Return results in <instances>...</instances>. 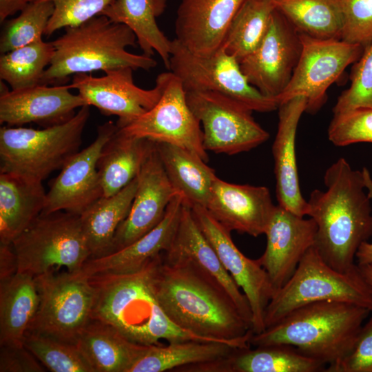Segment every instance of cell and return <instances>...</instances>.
Listing matches in <instances>:
<instances>
[{"label": "cell", "instance_id": "cell-1", "mask_svg": "<svg viewBox=\"0 0 372 372\" xmlns=\"http://www.w3.org/2000/svg\"><path fill=\"white\" fill-rule=\"evenodd\" d=\"M152 285L167 317L180 328L237 348L251 347L250 324L216 282L187 262L153 260Z\"/></svg>", "mask_w": 372, "mask_h": 372}, {"label": "cell", "instance_id": "cell-2", "mask_svg": "<svg viewBox=\"0 0 372 372\" xmlns=\"http://www.w3.org/2000/svg\"><path fill=\"white\" fill-rule=\"evenodd\" d=\"M324 183L325 191L311 192L307 216L316 224L314 247L320 255L344 272L355 267L359 247L372 236V200L362 170L353 169L344 158L327 169Z\"/></svg>", "mask_w": 372, "mask_h": 372}, {"label": "cell", "instance_id": "cell-3", "mask_svg": "<svg viewBox=\"0 0 372 372\" xmlns=\"http://www.w3.org/2000/svg\"><path fill=\"white\" fill-rule=\"evenodd\" d=\"M154 259L136 272L88 277L94 289L92 319L111 325L130 341L142 345L161 344V340L168 343L216 342L180 328L167 317L153 288Z\"/></svg>", "mask_w": 372, "mask_h": 372}, {"label": "cell", "instance_id": "cell-4", "mask_svg": "<svg viewBox=\"0 0 372 372\" xmlns=\"http://www.w3.org/2000/svg\"><path fill=\"white\" fill-rule=\"evenodd\" d=\"M371 312L342 301H318L296 308L263 331L251 335V346L287 344L327 366L353 349Z\"/></svg>", "mask_w": 372, "mask_h": 372}, {"label": "cell", "instance_id": "cell-5", "mask_svg": "<svg viewBox=\"0 0 372 372\" xmlns=\"http://www.w3.org/2000/svg\"><path fill=\"white\" fill-rule=\"evenodd\" d=\"M52 43L54 54L41 85H64L69 76L79 73L121 68L149 70L157 65L152 56L127 51V48L138 44L134 33L127 25L101 14L65 28Z\"/></svg>", "mask_w": 372, "mask_h": 372}, {"label": "cell", "instance_id": "cell-6", "mask_svg": "<svg viewBox=\"0 0 372 372\" xmlns=\"http://www.w3.org/2000/svg\"><path fill=\"white\" fill-rule=\"evenodd\" d=\"M90 114V105H85L71 119L60 125L40 130L2 126L0 173L43 182L79 152Z\"/></svg>", "mask_w": 372, "mask_h": 372}, {"label": "cell", "instance_id": "cell-7", "mask_svg": "<svg viewBox=\"0 0 372 372\" xmlns=\"http://www.w3.org/2000/svg\"><path fill=\"white\" fill-rule=\"evenodd\" d=\"M327 300L349 302L372 313V291L358 265L344 272L335 270L313 246L289 280L270 300L265 313V327L274 324L299 307Z\"/></svg>", "mask_w": 372, "mask_h": 372}, {"label": "cell", "instance_id": "cell-8", "mask_svg": "<svg viewBox=\"0 0 372 372\" xmlns=\"http://www.w3.org/2000/svg\"><path fill=\"white\" fill-rule=\"evenodd\" d=\"M11 245L17 272L34 277L61 267L81 271L91 257L80 216L63 211L41 214Z\"/></svg>", "mask_w": 372, "mask_h": 372}, {"label": "cell", "instance_id": "cell-9", "mask_svg": "<svg viewBox=\"0 0 372 372\" xmlns=\"http://www.w3.org/2000/svg\"><path fill=\"white\" fill-rule=\"evenodd\" d=\"M39 305L26 333L76 344L91 320L94 289L81 271H51L34 277Z\"/></svg>", "mask_w": 372, "mask_h": 372}, {"label": "cell", "instance_id": "cell-10", "mask_svg": "<svg viewBox=\"0 0 372 372\" xmlns=\"http://www.w3.org/2000/svg\"><path fill=\"white\" fill-rule=\"evenodd\" d=\"M168 69L182 82L186 91H210L230 97L253 112L278 109L275 98L262 94L251 85L239 62L222 48L209 56H199L178 40H172Z\"/></svg>", "mask_w": 372, "mask_h": 372}, {"label": "cell", "instance_id": "cell-11", "mask_svg": "<svg viewBox=\"0 0 372 372\" xmlns=\"http://www.w3.org/2000/svg\"><path fill=\"white\" fill-rule=\"evenodd\" d=\"M188 105L203 125L205 150L234 155L248 152L269 137L252 110L225 95L210 91H186Z\"/></svg>", "mask_w": 372, "mask_h": 372}, {"label": "cell", "instance_id": "cell-12", "mask_svg": "<svg viewBox=\"0 0 372 372\" xmlns=\"http://www.w3.org/2000/svg\"><path fill=\"white\" fill-rule=\"evenodd\" d=\"M302 49L291 78L276 99L279 105L297 97L307 100L306 112L315 114L327 100L328 88L349 65L355 63L364 49L341 39H320L300 34Z\"/></svg>", "mask_w": 372, "mask_h": 372}, {"label": "cell", "instance_id": "cell-13", "mask_svg": "<svg viewBox=\"0 0 372 372\" xmlns=\"http://www.w3.org/2000/svg\"><path fill=\"white\" fill-rule=\"evenodd\" d=\"M119 128V127H118ZM125 134L184 148L209 160L200 123L189 108L180 80L164 72V87L157 103L129 125L119 128Z\"/></svg>", "mask_w": 372, "mask_h": 372}, {"label": "cell", "instance_id": "cell-14", "mask_svg": "<svg viewBox=\"0 0 372 372\" xmlns=\"http://www.w3.org/2000/svg\"><path fill=\"white\" fill-rule=\"evenodd\" d=\"M133 71L121 68L106 71L102 76L76 74L69 87L76 90L87 105L96 107L102 114L117 116L116 124L121 128L151 110L163 90L164 72L157 76L153 88L145 90L134 83Z\"/></svg>", "mask_w": 372, "mask_h": 372}, {"label": "cell", "instance_id": "cell-15", "mask_svg": "<svg viewBox=\"0 0 372 372\" xmlns=\"http://www.w3.org/2000/svg\"><path fill=\"white\" fill-rule=\"evenodd\" d=\"M198 227L215 249L222 264L245 295L251 314L254 334L265 329L266 308L275 293L269 276L258 259L245 256L234 244L231 231L201 205L190 206Z\"/></svg>", "mask_w": 372, "mask_h": 372}, {"label": "cell", "instance_id": "cell-16", "mask_svg": "<svg viewBox=\"0 0 372 372\" xmlns=\"http://www.w3.org/2000/svg\"><path fill=\"white\" fill-rule=\"evenodd\" d=\"M301 49L299 33L275 9L262 41L239 61L240 67L251 85L276 99L289 83Z\"/></svg>", "mask_w": 372, "mask_h": 372}, {"label": "cell", "instance_id": "cell-17", "mask_svg": "<svg viewBox=\"0 0 372 372\" xmlns=\"http://www.w3.org/2000/svg\"><path fill=\"white\" fill-rule=\"evenodd\" d=\"M117 129L112 121L98 126L94 141L74 155L52 181L41 214L63 211L80 215L103 196L97 162L104 145Z\"/></svg>", "mask_w": 372, "mask_h": 372}, {"label": "cell", "instance_id": "cell-18", "mask_svg": "<svg viewBox=\"0 0 372 372\" xmlns=\"http://www.w3.org/2000/svg\"><path fill=\"white\" fill-rule=\"evenodd\" d=\"M178 194L155 146L137 176V187L130 210L114 234L110 254L128 246L154 228Z\"/></svg>", "mask_w": 372, "mask_h": 372}, {"label": "cell", "instance_id": "cell-19", "mask_svg": "<svg viewBox=\"0 0 372 372\" xmlns=\"http://www.w3.org/2000/svg\"><path fill=\"white\" fill-rule=\"evenodd\" d=\"M68 85L39 84L9 91L1 81L0 123L19 127L34 123L48 127L71 119L76 110L87 105Z\"/></svg>", "mask_w": 372, "mask_h": 372}, {"label": "cell", "instance_id": "cell-20", "mask_svg": "<svg viewBox=\"0 0 372 372\" xmlns=\"http://www.w3.org/2000/svg\"><path fill=\"white\" fill-rule=\"evenodd\" d=\"M316 231L311 218H304L276 205L265 233L266 249L258 258L275 293L289 280L306 252L314 246Z\"/></svg>", "mask_w": 372, "mask_h": 372}, {"label": "cell", "instance_id": "cell-21", "mask_svg": "<svg viewBox=\"0 0 372 372\" xmlns=\"http://www.w3.org/2000/svg\"><path fill=\"white\" fill-rule=\"evenodd\" d=\"M275 207L267 187L216 177L205 208L229 231L258 237L265 234Z\"/></svg>", "mask_w": 372, "mask_h": 372}, {"label": "cell", "instance_id": "cell-22", "mask_svg": "<svg viewBox=\"0 0 372 372\" xmlns=\"http://www.w3.org/2000/svg\"><path fill=\"white\" fill-rule=\"evenodd\" d=\"M167 262H187L219 285L251 327L252 314L245 295L226 270L215 249L196 222L184 200L180 222L169 248L162 253Z\"/></svg>", "mask_w": 372, "mask_h": 372}, {"label": "cell", "instance_id": "cell-23", "mask_svg": "<svg viewBox=\"0 0 372 372\" xmlns=\"http://www.w3.org/2000/svg\"><path fill=\"white\" fill-rule=\"evenodd\" d=\"M245 0H180L176 39L192 53L209 56L221 48L227 30Z\"/></svg>", "mask_w": 372, "mask_h": 372}, {"label": "cell", "instance_id": "cell-24", "mask_svg": "<svg viewBox=\"0 0 372 372\" xmlns=\"http://www.w3.org/2000/svg\"><path fill=\"white\" fill-rule=\"evenodd\" d=\"M183 203V196L176 195L169 204L163 218L154 228L123 249L89 258L81 272L91 277L106 273H130L143 269L169 248L180 222Z\"/></svg>", "mask_w": 372, "mask_h": 372}, {"label": "cell", "instance_id": "cell-25", "mask_svg": "<svg viewBox=\"0 0 372 372\" xmlns=\"http://www.w3.org/2000/svg\"><path fill=\"white\" fill-rule=\"evenodd\" d=\"M307 107L303 96L293 98L278 107V130L272 145L278 205L304 217L308 203L300 188L296 156L297 127Z\"/></svg>", "mask_w": 372, "mask_h": 372}, {"label": "cell", "instance_id": "cell-26", "mask_svg": "<svg viewBox=\"0 0 372 372\" xmlns=\"http://www.w3.org/2000/svg\"><path fill=\"white\" fill-rule=\"evenodd\" d=\"M327 366L287 344L238 348L228 357L192 367L196 372H320Z\"/></svg>", "mask_w": 372, "mask_h": 372}, {"label": "cell", "instance_id": "cell-27", "mask_svg": "<svg viewBox=\"0 0 372 372\" xmlns=\"http://www.w3.org/2000/svg\"><path fill=\"white\" fill-rule=\"evenodd\" d=\"M42 182L0 173V244L11 245L43 211Z\"/></svg>", "mask_w": 372, "mask_h": 372}, {"label": "cell", "instance_id": "cell-28", "mask_svg": "<svg viewBox=\"0 0 372 372\" xmlns=\"http://www.w3.org/2000/svg\"><path fill=\"white\" fill-rule=\"evenodd\" d=\"M156 143L117 130L104 145L97 162L103 196H112L138 174Z\"/></svg>", "mask_w": 372, "mask_h": 372}, {"label": "cell", "instance_id": "cell-29", "mask_svg": "<svg viewBox=\"0 0 372 372\" xmlns=\"http://www.w3.org/2000/svg\"><path fill=\"white\" fill-rule=\"evenodd\" d=\"M76 345L94 372H129L149 346L130 341L111 325L91 319Z\"/></svg>", "mask_w": 372, "mask_h": 372}, {"label": "cell", "instance_id": "cell-30", "mask_svg": "<svg viewBox=\"0 0 372 372\" xmlns=\"http://www.w3.org/2000/svg\"><path fill=\"white\" fill-rule=\"evenodd\" d=\"M166 7L167 0H114L101 14L130 28L143 54L152 56L156 52L168 68L172 41L156 22Z\"/></svg>", "mask_w": 372, "mask_h": 372}, {"label": "cell", "instance_id": "cell-31", "mask_svg": "<svg viewBox=\"0 0 372 372\" xmlns=\"http://www.w3.org/2000/svg\"><path fill=\"white\" fill-rule=\"evenodd\" d=\"M39 305L34 277L17 272L0 281V344L23 345Z\"/></svg>", "mask_w": 372, "mask_h": 372}, {"label": "cell", "instance_id": "cell-32", "mask_svg": "<svg viewBox=\"0 0 372 372\" xmlns=\"http://www.w3.org/2000/svg\"><path fill=\"white\" fill-rule=\"evenodd\" d=\"M156 149L170 182L185 202L205 207L217 177L214 169L180 147L156 143Z\"/></svg>", "mask_w": 372, "mask_h": 372}, {"label": "cell", "instance_id": "cell-33", "mask_svg": "<svg viewBox=\"0 0 372 372\" xmlns=\"http://www.w3.org/2000/svg\"><path fill=\"white\" fill-rule=\"evenodd\" d=\"M137 187V176L118 193L102 196L79 216L90 258L111 252L114 234L127 217Z\"/></svg>", "mask_w": 372, "mask_h": 372}, {"label": "cell", "instance_id": "cell-34", "mask_svg": "<svg viewBox=\"0 0 372 372\" xmlns=\"http://www.w3.org/2000/svg\"><path fill=\"white\" fill-rule=\"evenodd\" d=\"M236 349L227 343L194 340L149 345L129 372L177 371L184 366L225 358Z\"/></svg>", "mask_w": 372, "mask_h": 372}, {"label": "cell", "instance_id": "cell-35", "mask_svg": "<svg viewBox=\"0 0 372 372\" xmlns=\"http://www.w3.org/2000/svg\"><path fill=\"white\" fill-rule=\"evenodd\" d=\"M280 12L300 34L320 39H340L342 17L340 0H273Z\"/></svg>", "mask_w": 372, "mask_h": 372}, {"label": "cell", "instance_id": "cell-36", "mask_svg": "<svg viewBox=\"0 0 372 372\" xmlns=\"http://www.w3.org/2000/svg\"><path fill=\"white\" fill-rule=\"evenodd\" d=\"M275 9L273 0H245L232 19L221 48L239 62L259 45Z\"/></svg>", "mask_w": 372, "mask_h": 372}, {"label": "cell", "instance_id": "cell-37", "mask_svg": "<svg viewBox=\"0 0 372 372\" xmlns=\"http://www.w3.org/2000/svg\"><path fill=\"white\" fill-rule=\"evenodd\" d=\"M54 54L52 41L43 39L1 54V81L8 83L12 90L39 85Z\"/></svg>", "mask_w": 372, "mask_h": 372}, {"label": "cell", "instance_id": "cell-38", "mask_svg": "<svg viewBox=\"0 0 372 372\" xmlns=\"http://www.w3.org/2000/svg\"><path fill=\"white\" fill-rule=\"evenodd\" d=\"M53 12L50 1H30L17 17L4 21L0 35L1 54L42 39Z\"/></svg>", "mask_w": 372, "mask_h": 372}, {"label": "cell", "instance_id": "cell-39", "mask_svg": "<svg viewBox=\"0 0 372 372\" xmlns=\"http://www.w3.org/2000/svg\"><path fill=\"white\" fill-rule=\"evenodd\" d=\"M23 345L52 372H94L74 344L26 333Z\"/></svg>", "mask_w": 372, "mask_h": 372}, {"label": "cell", "instance_id": "cell-40", "mask_svg": "<svg viewBox=\"0 0 372 372\" xmlns=\"http://www.w3.org/2000/svg\"><path fill=\"white\" fill-rule=\"evenodd\" d=\"M350 86L343 91L333 107V115L356 108L372 107V45L365 48L353 63Z\"/></svg>", "mask_w": 372, "mask_h": 372}, {"label": "cell", "instance_id": "cell-41", "mask_svg": "<svg viewBox=\"0 0 372 372\" xmlns=\"http://www.w3.org/2000/svg\"><path fill=\"white\" fill-rule=\"evenodd\" d=\"M329 140L335 146L372 143V107L356 108L333 115L328 128Z\"/></svg>", "mask_w": 372, "mask_h": 372}, {"label": "cell", "instance_id": "cell-42", "mask_svg": "<svg viewBox=\"0 0 372 372\" xmlns=\"http://www.w3.org/2000/svg\"><path fill=\"white\" fill-rule=\"evenodd\" d=\"M340 39L364 50L372 45V0H340Z\"/></svg>", "mask_w": 372, "mask_h": 372}, {"label": "cell", "instance_id": "cell-43", "mask_svg": "<svg viewBox=\"0 0 372 372\" xmlns=\"http://www.w3.org/2000/svg\"><path fill=\"white\" fill-rule=\"evenodd\" d=\"M50 1L54 12L49 21L45 36L81 23L101 14L114 0H29Z\"/></svg>", "mask_w": 372, "mask_h": 372}, {"label": "cell", "instance_id": "cell-44", "mask_svg": "<svg viewBox=\"0 0 372 372\" xmlns=\"http://www.w3.org/2000/svg\"><path fill=\"white\" fill-rule=\"evenodd\" d=\"M325 372H372V313L349 353L337 364L327 366Z\"/></svg>", "mask_w": 372, "mask_h": 372}, {"label": "cell", "instance_id": "cell-45", "mask_svg": "<svg viewBox=\"0 0 372 372\" xmlns=\"http://www.w3.org/2000/svg\"><path fill=\"white\" fill-rule=\"evenodd\" d=\"M24 345H2L1 372H43V365Z\"/></svg>", "mask_w": 372, "mask_h": 372}, {"label": "cell", "instance_id": "cell-46", "mask_svg": "<svg viewBox=\"0 0 372 372\" xmlns=\"http://www.w3.org/2000/svg\"><path fill=\"white\" fill-rule=\"evenodd\" d=\"M17 272V259L11 245L0 244V281Z\"/></svg>", "mask_w": 372, "mask_h": 372}, {"label": "cell", "instance_id": "cell-47", "mask_svg": "<svg viewBox=\"0 0 372 372\" xmlns=\"http://www.w3.org/2000/svg\"><path fill=\"white\" fill-rule=\"evenodd\" d=\"M362 172L367 194L372 200V178L367 168L363 167ZM355 259L358 265L372 263V242L366 241L360 245L356 252Z\"/></svg>", "mask_w": 372, "mask_h": 372}, {"label": "cell", "instance_id": "cell-48", "mask_svg": "<svg viewBox=\"0 0 372 372\" xmlns=\"http://www.w3.org/2000/svg\"><path fill=\"white\" fill-rule=\"evenodd\" d=\"M29 0H0V22L20 12Z\"/></svg>", "mask_w": 372, "mask_h": 372}, {"label": "cell", "instance_id": "cell-49", "mask_svg": "<svg viewBox=\"0 0 372 372\" xmlns=\"http://www.w3.org/2000/svg\"><path fill=\"white\" fill-rule=\"evenodd\" d=\"M358 267L363 279L372 291V263L358 265Z\"/></svg>", "mask_w": 372, "mask_h": 372}]
</instances>
